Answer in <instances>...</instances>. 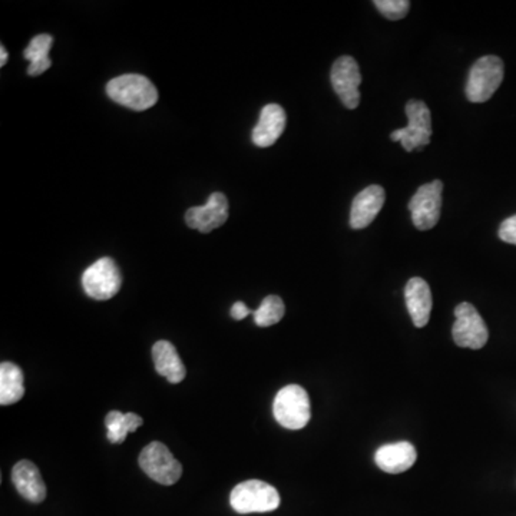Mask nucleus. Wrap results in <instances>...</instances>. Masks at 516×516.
I'll use <instances>...</instances> for the list:
<instances>
[{"instance_id":"f3484780","label":"nucleus","mask_w":516,"mask_h":516,"mask_svg":"<svg viewBox=\"0 0 516 516\" xmlns=\"http://www.w3.org/2000/svg\"><path fill=\"white\" fill-rule=\"evenodd\" d=\"M152 359L158 375L166 378L172 385L181 383L186 379V366L179 359L176 346L169 341H157L152 348Z\"/></svg>"},{"instance_id":"f8f14e48","label":"nucleus","mask_w":516,"mask_h":516,"mask_svg":"<svg viewBox=\"0 0 516 516\" xmlns=\"http://www.w3.org/2000/svg\"><path fill=\"white\" fill-rule=\"evenodd\" d=\"M385 189L380 186H370L360 191L351 204V228L363 229L370 226L385 206Z\"/></svg>"},{"instance_id":"20e7f679","label":"nucleus","mask_w":516,"mask_h":516,"mask_svg":"<svg viewBox=\"0 0 516 516\" xmlns=\"http://www.w3.org/2000/svg\"><path fill=\"white\" fill-rule=\"evenodd\" d=\"M406 115L409 124L406 128L391 132V141L400 142L408 152L422 151L432 138V116L428 105L419 99H412L406 104Z\"/></svg>"},{"instance_id":"1a4fd4ad","label":"nucleus","mask_w":516,"mask_h":516,"mask_svg":"<svg viewBox=\"0 0 516 516\" xmlns=\"http://www.w3.org/2000/svg\"><path fill=\"white\" fill-rule=\"evenodd\" d=\"M442 193L443 183L440 179L419 187L415 196L409 201V209L416 228L426 231L438 224L442 209Z\"/></svg>"},{"instance_id":"4468645a","label":"nucleus","mask_w":516,"mask_h":516,"mask_svg":"<svg viewBox=\"0 0 516 516\" xmlns=\"http://www.w3.org/2000/svg\"><path fill=\"white\" fill-rule=\"evenodd\" d=\"M286 121V112L280 105H266L251 134L254 146L260 147V148L274 146L277 139L283 136Z\"/></svg>"},{"instance_id":"f03ea898","label":"nucleus","mask_w":516,"mask_h":516,"mask_svg":"<svg viewBox=\"0 0 516 516\" xmlns=\"http://www.w3.org/2000/svg\"><path fill=\"white\" fill-rule=\"evenodd\" d=\"M277 422L290 430H300L310 422V399L301 386L288 385L277 393L273 403Z\"/></svg>"},{"instance_id":"ddd939ff","label":"nucleus","mask_w":516,"mask_h":516,"mask_svg":"<svg viewBox=\"0 0 516 516\" xmlns=\"http://www.w3.org/2000/svg\"><path fill=\"white\" fill-rule=\"evenodd\" d=\"M406 308L416 328H425L432 313L433 298L430 287L420 277H413L405 287Z\"/></svg>"},{"instance_id":"393cba45","label":"nucleus","mask_w":516,"mask_h":516,"mask_svg":"<svg viewBox=\"0 0 516 516\" xmlns=\"http://www.w3.org/2000/svg\"><path fill=\"white\" fill-rule=\"evenodd\" d=\"M0 55H2V61H0V66H5L7 61V51L5 46L0 47Z\"/></svg>"},{"instance_id":"0eeeda50","label":"nucleus","mask_w":516,"mask_h":516,"mask_svg":"<svg viewBox=\"0 0 516 516\" xmlns=\"http://www.w3.org/2000/svg\"><path fill=\"white\" fill-rule=\"evenodd\" d=\"M139 466L152 481L161 485H174L183 475V466L161 442H151L144 448L139 455Z\"/></svg>"},{"instance_id":"f257e3e1","label":"nucleus","mask_w":516,"mask_h":516,"mask_svg":"<svg viewBox=\"0 0 516 516\" xmlns=\"http://www.w3.org/2000/svg\"><path fill=\"white\" fill-rule=\"evenodd\" d=\"M112 101L132 111H147L158 102V91L146 76L138 74L121 75L106 85Z\"/></svg>"},{"instance_id":"9d476101","label":"nucleus","mask_w":516,"mask_h":516,"mask_svg":"<svg viewBox=\"0 0 516 516\" xmlns=\"http://www.w3.org/2000/svg\"><path fill=\"white\" fill-rule=\"evenodd\" d=\"M331 85L344 106L356 109L360 104L361 74L355 57L341 56L331 68Z\"/></svg>"},{"instance_id":"9b49d317","label":"nucleus","mask_w":516,"mask_h":516,"mask_svg":"<svg viewBox=\"0 0 516 516\" xmlns=\"http://www.w3.org/2000/svg\"><path fill=\"white\" fill-rule=\"evenodd\" d=\"M228 219V199L223 193H213L206 206L193 207L186 213V223L189 228L208 234L226 224Z\"/></svg>"},{"instance_id":"39448f33","label":"nucleus","mask_w":516,"mask_h":516,"mask_svg":"<svg viewBox=\"0 0 516 516\" xmlns=\"http://www.w3.org/2000/svg\"><path fill=\"white\" fill-rule=\"evenodd\" d=\"M503 81V62L501 57L483 56L473 64L466 82V98L475 104L490 101Z\"/></svg>"},{"instance_id":"dca6fc26","label":"nucleus","mask_w":516,"mask_h":516,"mask_svg":"<svg viewBox=\"0 0 516 516\" xmlns=\"http://www.w3.org/2000/svg\"><path fill=\"white\" fill-rule=\"evenodd\" d=\"M418 459L415 446L409 442L389 443L378 449L376 463L388 473H401L410 470Z\"/></svg>"},{"instance_id":"412c9836","label":"nucleus","mask_w":516,"mask_h":516,"mask_svg":"<svg viewBox=\"0 0 516 516\" xmlns=\"http://www.w3.org/2000/svg\"><path fill=\"white\" fill-rule=\"evenodd\" d=\"M286 313L283 300L278 296H267L260 308L254 311V321L258 328H270L281 321Z\"/></svg>"},{"instance_id":"423d86ee","label":"nucleus","mask_w":516,"mask_h":516,"mask_svg":"<svg viewBox=\"0 0 516 516\" xmlns=\"http://www.w3.org/2000/svg\"><path fill=\"white\" fill-rule=\"evenodd\" d=\"M82 287L89 298L95 300H109L121 290V271L112 258L104 257L85 270Z\"/></svg>"},{"instance_id":"7ed1b4c3","label":"nucleus","mask_w":516,"mask_h":516,"mask_svg":"<svg viewBox=\"0 0 516 516\" xmlns=\"http://www.w3.org/2000/svg\"><path fill=\"white\" fill-rule=\"evenodd\" d=\"M229 503L236 512L264 513L276 511L280 506V495L274 486L263 481H246L234 488Z\"/></svg>"},{"instance_id":"6e6552de","label":"nucleus","mask_w":516,"mask_h":516,"mask_svg":"<svg viewBox=\"0 0 516 516\" xmlns=\"http://www.w3.org/2000/svg\"><path fill=\"white\" fill-rule=\"evenodd\" d=\"M455 316L452 336L459 348L482 349L490 339V331L478 310L470 303H460L455 309Z\"/></svg>"},{"instance_id":"5701e85b","label":"nucleus","mask_w":516,"mask_h":516,"mask_svg":"<svg viewBox=\"0 0 516 516\" xmlns=\"http://www.w3.org/2000/svg\"><path fill=\"white\" fill-rule=\"evenodd\" d=\"M500 238L505 243L516 246V216L506 218L500 227Z\"/></svg>"},{"instance_id":"6ab92c4d","label":"nucleus","mask_w":516,"mask_h":516,"mask_svg":"<svg viewBox=\"0 0 516 516\" xmlns=\"http://www.w3.org/2000/svg\"><path fill=\"white\" fill-rule=\"evenodd\" d=\"M52 45H54V37L51 35L42 34L35 36L29 46L25 49V59L31 62L27 68V74L31 76H39L51 68L52 61L49 52H51Z\"/></svg>"},{"instance_id":"2eb2a0df","label":"nucleus","mask_w":516,"mask_h":516,"mask_svg":"<svg viewBox=\"0 0 516 516\" xmlns=\"http://www.w3.org/2000/svg\"><path fill=\"white\" fill-rule=\"evenodd\" d=\"M12 481L17 492L29 502L41 503L46 498V485L36 465L31 460H21L14 466Z\"/></svg>"},{"instance_id":"a211bd4d","label":"nucleus","mask_w":516,"mask_h":516,"mask_svg":"<svg viewBox=\"0 0 516 516\" xmlns=\"http://www.w3.org/2000/svg\"><path fill=\"white\" fill-rule=\"evenodd\" d=\"M25 395L24 371L19 366L4 361L0 365V403L14 405Z\"/></svg>"},{"instance_id":"aec40b11","label":"nucleus","mask_w":516,"mask_h":516,"mask_svg":"<svg viewBox=\"0 0 516 516\" xmlns=\"http://www.w3.org/2000/svg\"><path fill=\"white\" fill-rule=\"evenodd\" d=\"M144 423V419L136 413H121L118 410H112L105 418V426L108 429L109 442L118 445L124 443L128 433L136 432L139 426Z\"/></svg>"},{"instance_id":"4be33fe9","label":"nucleus","mask_w":516,"mask_h":516,"mask_svg":"<svg viewBox=\"0 0 516 516\" xmlns=\"http://www.w3.org/2000/svg\"><path fill=\"white\" fill-rule=\"evenodd\" d=\"M375 6L390 21H400L410 11V2L408 0H376Z\"/></svg>"},{"instance_id":"b1692460","label":"nucleus","mask_w":516,"mask_h":516,"mask_svg":"<svg viewBox=\"0 0 516 516\" xmlns=\"http://www.w3.org/2000/svg\"><path fill=\"white\" fill-rule=\"evenodd\" d=\"M229 313H231V318H233L234 320H243V319H246L248 314L254 313V311L247 308L243 301H237L233 308H231Z\"/></svg>"}]
</instances>
